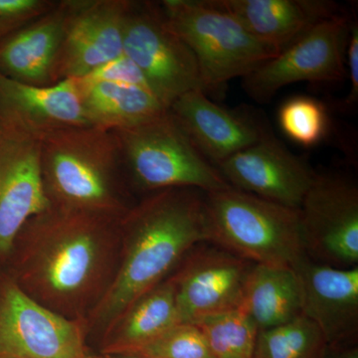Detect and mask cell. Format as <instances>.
Here are the masks:
<instances>
[{
  "label": "cell",
  "mask_w": 358,
  "mask_h": 358,
  "mask_svg": "<svg viewBox=\"0 0 358 358\" xmlns=\"http://www.w3.org/2000/svg\"><path fill=\"white\" fill-rule=\"evenodd\" d=\"M131 4L129 0H72L52 83L87 76L121 56Z\"/></svg>",
  "instance_id": "cell-13"
},
{
  "label": "cell",
  "mask_w": 358,
  "mask_h": 358,
  "mask_svg": "<svg viewBox=\"0 0 358 358\" xmlns=\"http://www.w3.org/2000/svg\"><path fill=\"white\" fill-rule=\"evenodd\" d=\"M82 78L89 81L131 85L150 91L140 69L124 53Z\"/></svg>",
  "instance_id": "cell-28"
},
{
  "label": "cell",
  "mask_w": 358,
  "mask_h": 358,
  "mask_svg": "<svg viewBox=\"0 0 358 358\" xmlns=\"http://www.w3.org/2000/svg\"><path fill=\"white\" fill-rule=\"evenodd\" d=\"M179 324L171 275L134 301L106 331V350L134 355Z\"/></svg>",
  "instance_id": "cell-21"
},
{
  "label": "cell",
  "mask_w": 358,
  "mask_h": 358,
  "mask_svg": "<svg viewBox=\"0 0 358 358\" xmlns=\"http://www.w3.org/2000/svg\"><path fill=\"white\" fill-rule=\"evenodd\" d=\"M195 148L214 166L272 133L258 115L221 107L193 90L169 107Z\"/></svg>",
  "instance_id": "cell-15"
},
{
  "label": "cell",
  "mask_w": 358,
  "mask_h": 358,
  "mask_svg": "<svg viewBox=\"0 0 358 358\" xmlns=\"http://www.w3.org/2000/svg\"><path fill=\"white\" fill-rule=\"evenodd\" d=\"M72 9V0L55 6L0 41V75L20 83L52 85V73Z\"/></svg>",
  "instance_id": "cell-18"
},
{
  "label": "cell",
  "mask_w": 358,
  "mask_h": 358,
  "mask_svg": "<svg viewBox=\"0 0 358 358\" xmlns=\"http://www.w3.org/2000/svg\"><path fill=\"white\" fill-rule=\"evenodd\" d=\"M350 20L341 13L319 23L243 78V88L259 103L270 102L279 90L298 82L345 79Z\"/></svg>",
  "instance_id": "cell-9"
},
{
  "label": "cell",
  "mask_w": 358,
  "mask_h": 358,
  "mask_svg": "<svg viewBox=\"0 0 358 358\" xmlns=\"http://www.w3.org/2000/svg\"><path fill=\"white\" fill-rule=\"evenodd\" d=\"M0 119L39 138L57 129L90 126L74 79L36 86L0 75Z\"/></svg>",
  "instance_id": "cell-17"
},
{
  "label": "cell",
  "mask_w": 358,
  "mask_h": 358,
  "mask_svg": "<svg viewBox=\"0 0 358 358\" xmlns=\"http://www.w3.org/2000/svg\"><path fill=\"white\" fill-rule=\"evenodd\" d=\"M301 292V312L317 324L329 346L345 345L358 331V266L348 268L313 262L294 266Z\"/></svg>",
  "instance_id": "cell-16"
},
{
  "label": "cell",
  "mask_w": 358,
  "mask_h": 358,
  "mask_svg": "<svg viewBox=\"0 0 358 358\" xmlns=\"http://www.w3.org/2000/svg\"><path fill=\"white\" fill-rule=\"evenodd\" d=\"M159 4L169 26L196 59L206 95L230 80L247 76L280 53L213 0H164Z\"/></svg>",
  "instance_id": "cell-5"
},
{
  "label": "cell",
  "mask_w": 358,
  "mask_h": 358,
  "mask_svg": "<svg viewBox=\"0 0 358 358\" xmlns=\"http://www.w3.org/2000/svg\"><path fill=\"white\" fill-rule=\"evenodd\" d=\"M254 265L208 242L196 245L171 274L179 324L240 308Z\"/></svg>",
  "instance_id": "cell-11"
},
{
  "label": "cell",
  "mask_w": 358,
  "mask_h": 358,
  "mask_svg": "<svg viewBox=\"0 0 358 358\" xmlns=\"http://www.w3.org/2000/svg\"><path fill=\"white\" fill-rule=\"evenodd\" d=\"M121 219L51 205L26 222L4 272L45 308L86 324L114 279Z\"/></svg>",
  "instance_id": "cell-1"
},
{
  "label": "cell",
  "mask_w": 358,
  "mask_h": 358,
  "mask_svg": "<svg viewBox=\"0 0 358 358\" xmlns=\"http://www.w3.org/2000/svg\"><path fill=\"white\" fill-rule=\"evenodd\" d=\"M216 169L231 187L293 209L300 208L317 176L307 160L289 152L273 133Z\"/></svg>",
  "instance_id": "cell-14"
},
{
  "label": "cell",
  "mask_w": 358,
  "mask_h": 358,
  "mask_svg": "<svg viewBox=\"0 0 358 358\" xmlns=\"http://www.w3.org/2000/svg\"><path fill=\"white\" fill-rule=\"evenodd\" d=\"M253 36L280 52L312 28L341 14L329 0H213Z\"/></svg>",
  "instance_id": "cell-19"
},
{
  "label": "cell",
  "mask_w": 358,
  "mask_h": 358,
  "mask_svg": "<svg viewBox=\"0 0 358 358\" xmlns=\"http://www.w3.org/2000/svg\"><path fill=\"white\" fill-rule=\"evenodd\" d=\"M86 334L85 322L45 308L0 272V358H90Z\"/></svg>",
  "instance_id": "cell-8"
},
{
  "label": "cell",
  "mask_w": 358,
  "mask_h": 358,
  "mask_svg": "<svg viewBox=\"0 0 358 358\" xmlns=\"http://www.w3.org/2000/svg\"><path fill=\"white\" fill-rule=\"evenodd\" d=\"M279 124L285 134L294 143L303 147H313L327 133L326 109L315 99L294 96L280 108Z\"/></svg>",
  "instance_id": "cell-25"
},
{
  "label": "cell",
  "mask_w": 358,
  "mask_h": 358,
  "mask_svg": "<svg viewBox=\"0 0 358 358\" xmlns=\"http://www.w3.org/2000/svg\"><path fill=\"white\" fill-rule=\"evenodd\" d=\"M207 242L245 260L293 268L306 258L299 209L227 187L204 192Z\"/></svg>",
  "instance_id": "cell-4"
},
{
  "label": "cell",
  "mask_w": 358,
  "mask_h": 358,
  "mask_svg": "<svg viewBox=\"0 0 358 358\" xmlns=\"http://www.w3.org/2000/svg\"><path fill=\"white\" fill-rule=\"evenodd\" d=\"M90 126L107 131L131 128L166 112L148 89L131 85L74 79Z\"/></svg>",
  "instance_id": "cell-20"
},
{
  "label": "cell",
  "mask_w": 358,
  "mask_h": 358,
  "mask_svg": "<svg viewBox=\"0 0 358 358\" xmlns=\"http://www.w3.org/2000/svg\"><path fill=\"white\" fill-rule=\"evenodd\" d=\"M240 308L259 331L282 326L303 315L301 285L294 268L255 264Z\"/></svg>",
  "instance_id": "cell-22"
},
{
  "label": "cell",
  "mask_w": 358,
  "mask_h": 358,
  "mask_svg": "<svg viewBox=\"0 0 358 358\" xmlns=\"http://www.w3.org/2000/svg\"><path fill=\"white\" fill-rule=\"evenodd\" d=\"M327 352V350H326ZM324 358H331L327 357L326 353H324ZM331 358H358V352L357 348H350V350H343L341 352H336L333 355Z\"/></svg>",
  "instance_id": "cell-30"
},
{
  "label": "cell",
  "mask_w": 358,
  "mask_h": 358,
  "mask_svg": "<svg viewBox=\"0 0 358 358\" xmlns=\"http://www.w3.org/2000/svg\"><path fill=\"white\" fill-rule=\"evenodd\" d=\"M306 255L334 268L357 267L358 188L338 174L315 176L300 208Z\"/></svg>",
  "instance_id": "cell-10"
},
{
  "label": "cell",
  "mask_w": 358,
  "mask_h": 358,
  "mask_svg": "<svg viewBox=\"0 0 358 358\" xmlns=\"http://www.w3.org/2000/svg\"><path fill=\"white\" fill-rule=\"evenodd\" d=\"M124 53L167 109L188 92L202 90L196 59L169 26L157 2L131 1L124 27Z\"/></svg>",
  "instance_id": "cell-7"
},
{
  "label": "cell",
  "mask_w": 358,
  "mask_h": 358,
  "mask_svg": "<svg viewBox=\"0 0 358 358\" xmlns=\"http://www.w3.org/2000/svg\"><path fill=\"white\" fill-rule=\"evenodd\" d=\"M114 279L86 320L87 333L106 331L140 296L167 279L196 245L207 242L204 192L171 188L133 205L120 222Z\"/></svg>",
  "instance_id": "cell-2"
},
{
  "label": "cell",
  "mask_w": 358,
  "mask_h": 358,
  "mask_svg": "<svg viewBox=\"0 0 358 358\" xmlns=\"http://www.w3.org/2000/svg\"><path fill=\"white\" fill-rule=\"evenodd\" d=\"M45 192L52 206L121 218L133 205L124 194L121 148L112 131L57 129L40 138Z\"/></svg>",
  "instance_id": "cell-3"
},
{
  "label": "cell",
  "mask_w": 358,
  "mask_h": 358,
  "mask_svg": "<svg viewBox=\"0 0 358 358\" xmlns=\"http://www.w3.org/2000/svg\"><path fill=\"white\" fill-rule=\"evenodd\" d=\"M113 133L127 174L143 192L193 188L211 192L230 187L218 169L195 148L169 110Z\"/></svg>",
  "instance_id": "cell-6"
},
{
  "label": "cell",
  "mask_w": 358,
  "mask_h": 358,
  "mask_svg": "<svg viewBox=\"0 0 358 358\" xmlns=\"http://www.w3.org/2000/svg\"><path fill=\"white\" fill-rule=\"evenodd\" d=\"M346 72L350 82V93L343 102V109H355L358 101V24L352 21L346 48Z\"/></svg>",
  "instance_id": "cell-29"
},
{
  "label": "cell",
  "mask_w": 358,
  "mask_h": 358,
  "mask_svg": "<svg viewBox=\"0 0 358 358\" xmlns=\"http://www.w3.org/2000/svg\"><path fill=\"white\" fill-rule=\"evenodd\" d=\"M134 355L141 358H213L201 329L196 324L181 322Z\"/></svg>",
  "instance_id": "cell-26"
},
{
  "label": "cell",
  "mask_w": 358,
  "mask_h": 358,
  "mask_svg": "<svg viewBox=\"0 0 358 358\" xmlns=\"http://www.w3.org/2000/svg\"><path fill=\"white\" fill-rule=\"evenodd\" d=\"M52 0H0V41L55 6Z\"/></svg>",
  "instance_id": "cell-27"
},
{
  "label": "cell",
  "mask_w": 358,
  "mask_h": 358,
  "mask_svg": "<svg viewBox=\"0 0 358 358\" xmlns=\"http://www.w3.org/2000/svg\"><path fill=\"white\" fill-rule=\"evenodd\" d=\"M327 345L315 322L301 315L259 331L253 358H324Z\"/></svg>",
  "instance_id": "cell-23"
},
{
  "label": "cell",
  "mask_w": 358,
  "mask_h": 358,
  "mask_svg": "<svg viewBox=\"0 0 358 358\" xmlns=\"http://www.w3.org/2000/svg\"><path fill=\"white\" fill-rule=\"evenodd\" d=\"M213 358H253L259 329L241 308L197 322Z\"/></svg>",
  "instance_id": "cell-24"
},
{
  "label": "cell",
  "mask_w": 358,
  "mask_h": 358,
  "mask_svg": "<svg viewBox=\"0 0 358 358\" xmlns=\"http://www.w3.org/2000/svg\"><path fill=\"white\" fill-rule=\"evenodd\" d=\"M50 206L42 179L40 138L0 119V267L26 222Z\"/></svg>",
  "instance_id": "cell-12"
}]
</instances>
